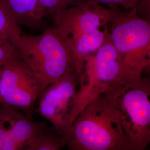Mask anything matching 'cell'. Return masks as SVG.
<instances>
[{"mask_svg":"<svg viewBox=\"0 0 150 150\" xmlns=\"http://www.w3.org/2000/svg\"><path fill=\"white\" fill-rule=\"evenodd\" d=\"M17 23L28 26L38 25L41 21L37 12V0H0Z\"/></svg>","mask_w":150,"mask_h":150,"instance_id":"obj_10","label":"cell"},{"mask_svg":"<svg viewBox=\"0 0 150 150\" xmlns=\"http://www.w3.org/2000/svg\"><path fill=\"white\" fill-rule=\"evenodd\" d=\"M136 12L138 16L150 22V0H139Z\"/></svg>","mask_w":150,"mask_h":150,"instance_id":"obj_16","label":"cell"},{"mask_svg":"<svg viewBox=\"0 0 150 150\" xmlns=\"http://www.w3.org/2000/svg\"><path fill=\"white\" fill-rule=\"evenodd\" d=\"M96 2L107 7L122 11H130L136 8L139 0H93Z\"/></svg>","mask_w":150,"mask_h":150,"instance_id":"obj_15","label":"cell"},{"mask_svg":"<svg viewBox=\"0 0 150 150\" xmlns=\"http://www.w3.org/2000/svg\"><path fill=\"white\" fill-rule=\"evenodd\" d=\"M1 67H2V66H0V72H1Z\"/></svg>","mask_w":150,"mask_h":150,"instance_id":"obj_18","label":"cell"},{"mask_svg":"<svg viewBox=\"0 0 150 150\" xmlns=\"http://www.w3.org/2000/svg\"><path fill=\"white\" fill-rule=\"evenodd\" d=\"M113 11L93 0H84L53 15V27L70 48L77 77L86 57L106 40Z\"/></svg>","mask_w":150,"mask_h":150,"instance_id":"obj_1","label":"cell"},{"mask_svg":"<svg viewBox=\"0 0 150 150\" xmlns=\"http://www.w3.org/2000/svg\"><path fill=\"white\" fill-rule=\"evenodd\" d=\"M22 34L20 25L0 4V36L8 39L14 45Z\"/></svg>","mask_w":150,"mask_h":150,"instance_id":"obj_12","label":"cell"},{"mask_svg":"<svg viewBox=\"0 0 150 150\" xmlns=\"http://www.w3.org/2000/svg\"><path fill=\"white\" fill-rule=\"evenodd\" d=\"M84 0H37V12L39 20L42 21L45 16L77 5Z\"/></svg>","mask_w":150,"mask_h":150,"instance_id":"obj_13","label":"cell"},{"mask_svg":"<svg viewBox=\"0 0 150 150\" xmlns=\"http://www.w3.org/2000/svg\"><path fill=\"white\" fill-rule=\"evenodd\" d=\"M44 90L41 81L20 55L1 67L0 103L24 111L28 116Z\"/></svg>","mask_w":150,"mask_h":150,"instance_id":"obj_7","label":"cell"},{"mask_svg":"<svg viewBox=\"0 0 150 150\" xmlns=\"http://www.w3.org/2000/svg\"><path fill=\"white\" fill-rule=\"evenodd\" d=\"M71 150H132L118 112L105 94L87 105L64 135Z\"/></svg>","mask_w":150,"mask_h":150,"instance_id":"obj_2","label":"cell"},{"mask_svg":"<svg viewBox=\"0 0 150 150\" xmlns=\"http://www.w3.org/2000/svg\"><path fill=\"white\" fill-rule=\"evenodd\" d=\"M122 74L121 59L109 33L102 46L86 57L78 76L80 87L77 94L76 118L87 105L116 85Z\"/></svg>","mask_w":150,"mask_h":150,"instance_id":"obj_6","label":"cell"},{"mask_svg":"<svg viewBox=\"0 0 150 150\" xmlns=\"http://www.w3.org/2000/svg\"><path fill=\"white\" fill-rule=\"evenodd\" d=\"M14 45L45 90L70 70H75L70 48L53 27L38 35L22 34Z\"/></svg>","mask_w":150,"mask_h":150,"instance_id":"obj_5","label":"cell"},{"mask_svg":"<svg viewBox=\"0 0 150 150\" xmlns=\"http://www.w3.org/2000/svg\"><path fill=\"white\" fill-rule=\"evenodd\" d=\"M28 116L6 104L0 108V150H25L42 127Z\"/></svg>","mask_w":150,"mask_h":150,"instance_id":"obj_9","label":"cell"},{"mask_svg":"<svg viewBox=\"0 0 150 150\" xmlns=\"http://www.w3.org/2000/svg\"><path fill=\"white\" fill-rule=\"evenodd\" d=\"M76 77L75 70H70L47 86L40 97L38 113L60 134H66L76 118Z\"/></svg>","mask_w":150,"mask_h":150,"instance_id":"obj_8","label":"cell"},{"mask_svg":"<svg viewBox=\"0 0 150 150\" xmlns=\"http://www.w3.org/2000/svg\"><path fill=\"white\" fill-rule=\"evenodd\" d=\"M64 146V135L54 134L42 126L28 142L25 150H59Z\"/></svg>","mask_w":150,"mask_h":150,"instance_id":"obj_11","label":"cell"},{"mask_svg":"<svg viewBox=\"0 0 150 150\" xmlns=\"http://www.w3.org/2000/svg\"><path fill=\"white\" fill-rule=\"evenodd\" d=\"M109 33L121 59V80L142 77L150 58V22L138 16L136 8L128 11L114 10Z\"/></svg>","mask_w":150,"mask_h":150,"instance_id":"obj_4","label":"cell"},{"mask_svg":"<svg viewBox=\"0 0 150 150\" xmlns=\"http://www.w3.org/2000/svg\"><path fill=\"white\" fill-rule=\"evenodd\" d=\"M18 55L15 45L8 39L0 36V66H2Z\"/></svg>","mask_w":150,"mask_h":150,"instance_id":"obj_14","label":"cell"},{"mask_svg":"<svg viewBox=\"0 0 150 150\" xmlns=\"http://www.w3.org/2000/svg\"><path fill=\"white\" fill-rule=\"evenodd\" d=\"M104 94L116 109L132 150L150 146V77L121 80Z\"/></svg>","mask_w":150,"mask_h":150,"instance_id":"obj_3","label":"cell"},{"mask_svg":"<svg viewBox=\"0 0 150 150\" xmlns=\"http://www.w3.org/2000/svg\"><path fill=\"white\" fill-rule=\"evenodd\" d=\"M145 70H146L147 71V72H148V73H149V77H150V58L149 60L148 61L147 63L146 68H145Z\"/></svg>","mask_w":150,"mask_h":150,"instance_id":"obj_17","label":"cell"}]
</instances>
